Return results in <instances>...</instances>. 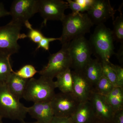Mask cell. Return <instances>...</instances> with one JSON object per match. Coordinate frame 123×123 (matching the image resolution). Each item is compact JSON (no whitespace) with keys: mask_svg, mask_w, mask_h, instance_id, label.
Returning <instances> with one entry per match:
<instances>
[{"mask_svg":"<svg viewBox=\"0 0 123 123\" xmlns=\"http://www.w3.org/2000/svg\"><path fill=\"white\" fill-rule=\"evenodd\" d=\"M73 93L55 94L51 101L55 116L71 117L80 103Z\"/></svg>","mask_w":123,"mask_h":123,"instance_id":"9","label":"cell"},{"mask_svg":"<svg viewBox=\"0 0 123 123\" xmlns=\"http://www.w3.org/2000/svg\"><path fill=\"white\" fill-rule=\"evenodd\" d=\"M68 44L62 45L61 50L50 55L48 63L38 72L40 76L53 79L60 74L71 68L72 61L68 49Z\"/></svg>","mask_w":123,"mask_h":123,"instance_id":"7","label":"cell"},{"mask_svg":"<svg viewBox=\"0 0 123 123\" xmlns=\"http://www.w3.org/2000/svg\"><path fill=\"white\" fill-rule=\"evenodd\" d=\"M21 122V123H37V122H36V121L35 122H33V123H27V122H25V121H24H24H21V122Z\"/></svg>","mask_w":123,"mask_h":123,"instance_id":"34","label":"cell"},{"mask_svg":"<svg viewBox=\"0 0 123 123\" xmlns=\"http://www.w3.org/2000/svg\"><path fill=\"white\" fill-rule=\"evenodd\" d=\"M63 31L60 37L62 45L89 33L93 24L86 13H72L65 15L62 21Z\"/></svg>","mask_w":123,"mask_h":123,"instance_id":"1","label":"cell"},{"mask_svg":"<svg viewBox=\"0 0 123 123\" xmlns=\"http://www.w3.org/2000/svg\"><path fill=\"white\" fill-rule=\"evenodd\" d=\"M73 93L80 102L89 101L93 92V86L82 72L72 71Z\"/></svg>","mask_w":123,"mask_h":123,"instance_id":"12","label":"cell"},{"mask_svg":"<svg viewBox=\"0 0 123 123\" xmlns=\"http://www.w3.org/2000/svg\"><path fill=\"white\" fill-rule=\"evenodd\" d=\"M8 15H10L9 12L5 8L3 3L0 2V18Z\"/></svg>","mask_w":123,"mask_h":123,"instance_id":"31","label":"cell"},{"mask_svg":"<svg viewBox=\"0 0 123 123\" xmlns=\"http://www.w3.org/2000/svg\"><path fill=\"white\" fill-rule=\"evenodd\" d=\"M68 7L72 13H81L87 11L90 9L94 0H67Z\"/></svg>","mask_w":123,"mask_h":123,"instance_id":"22","label":"cell"},{"mask_svg":"<svg viewBox=\"0 0 123 123\" xmlns=\"http://www.w3.org/2000/svg\"><path fill=\"white\" fill-rule=\"evenodd\" d=\"M10 56L0 53V85L6 83L13 72Z\"/></svg>","mask_w":123,"mask_h":123,"instance_id":"20","label":"cell"},{"mask_svg":"<svg viewBox=\"0 0 123 123\" xmlns=\"http://www.w3.org/2000/svg\"><path fill=\"white\" fill-rule=\"evenodd\" d=\"M105 97L115 112L123 110V88L115 86Z\"/></svg>","mask_w":123,"mask_h":123,"instance_id":"19","label":"cell"},{"mask_svg":"<svg viewBox=\"0 0 123 123\" xmlns=\"http://www.w3.org/2000/svg\"><path fill=\"white\" fill-rule=\"evenodd\" d=\"M38 0H15L11 5L9 12L10 22L22 26L38 12Z\"/></svg>","mask_w":123,"mask_h":123,"instance_id":"8","label":"cell"},{"mask_svg":"<svg viewBox=\"0 0 123 123\" xmlns=\"http://www.w3.org/2000/svg\"><path fill=\"white\" fill-rule=\"evenodd\" d=\"M111 67L114 70L117 78V86L123 88V68L119 65L114 64L110 62Z\"/></svg>","mask_w":123,"mask_h":123,"instance_id":"27","label":"cell"},{"mask_svg":"<svg viewBox=\"0 0 123 123\" xmlns=\"http://www.w3.org/2000/svg\"><path fill=\"white\" fill-rule=\"evenodd\" d=\"M50 123H73L71 117H61L54 116Z\"/></svg>","mask_w":123,"mask_h":123,"instance_id":"30","label":"cell"},{"mask_svg":"<svg viewBox=\"0 0 123 123\" xmlns=\"http://www.w3.org/2000/svg\"><path fill=\"white\" fill-rule=\"evenodd\" d=\"M56 77L57 80L55 82L56 88L62 93H73V79L71 69L61 73Z\"/></svg>","mask_w":123,"mask_h":123,"instance_id":"18","label":"cell"},{"mask_svg":"<svg viewBox=\"0 0 123 123\" xmlns=\"http://www.w3.org/2000/svg\"><path fill=\"white\" fill-rule=\"evenodd\" d=\"M80 72L94 86L103 75L102 62L98 59H92Z\"/></svg>","mask_w":123,"mask_h":123,"instance_id":"16","label":"cell"},{"mask_svg":"<svg viewBox=\"0 0 123 123\" xmlns=\"http://www.w3.org/2000/svg\"><path fill=\"white\" fill-rule=\"evenodd\" d=\"M123 43L121 44L120 48L118 51V52L117 54H116L117 55L120 62L121 63H123Z\"/></svg>","mask_w":123,"mask_h":123,"instance_id":"32","label":"cell"},{"mask_svg":"<svg viewBox=\"0 0 123 123\" xmlns=\"http://www.w3.org/2000/svg\"><path fill=\"white\" fill-rule=\"evenodd\" d=\"M53 79L40 76L38 79H29L23 98L34 103L51 101L55 94Z\"/></svg>","mask_w":123,"mask_h":123,"instance_id":"3","label":"cell"},{"mask_svg":"<svg viewBox=\"0 0 123 123\" xmlns=\"http://www.w3.org/2000/svg\"><path fill=\"white\" fill-rule=\"evenodd\" d=\"M0 123H3V122L2 121V119H0Z\"/></svg>","mask_w":123,"mask_h":123,"instance_id":"35","label":"cell"},{"mask_svg":"<svg viewBox=\"0 0 123 123\" xmlns=\"http://www.w3.org/2000/svg\"><path fill=\"white\" fill-rule=\"evenodd\" d=\"M114 40L111 30L104 24L97 25L89 42L92 53L101 62H110L111 56L116 55Z\"/></svg>","mask_w":123,"mask_h":123,"instance_id":"2","label":"cell"},{"mask_svg":"<svg viewBox=\"0 0 123 123\" xmlns=\"http://www.w3.org/2000/svg\"><path fill=\"white\" fill-rule=\"evenodd\" d=\"M24 25L29 30V33L26 35V37L29 38L34 43L38 44L44 37L40 31L33 29L29 21L27 22Z\"/></svg>","mask_w":123,"mask_h":123,"instance_id":"26","label":"cell"},{"mask_svg":"<svg viewBox=\"0 0 123 123\" xmlns=\"http://www.w3.org/2000/svg\"><path fill=\"white\" fill-rule=\"evenodd\" d=\"M112 123H123V110L115 112Z\"/></svg>","mask_w":123,"mask_h":123,"instance_id":"29","label":"cell"},{"mask_svg":"<svg viewBox=\"0 0 123 123\" xmlns=\"http://www.w3.org/2000/svg\"><path fill=\"white\" fill-rule=\"evenodd\" d=\"M27 113L38 123H50L55 116L51 101L34 103L27 107Z\"/></svg>","mask_w":123,"mask_h":123,"instance_id":"14","label":"cell"},{"mask_svg":"<svg viewBox=\"0 0 123 123\" xmlns=\"http://www.w3.org/2000/svg\"><path fill=\"white\" fill-rule=\"evenodd\" d=\"M89 101L92 105L96 118L112 123L115 112L105 96L93 92Z\"/></svg>","mask_w":123,"mask_h":123,"instance_id":"13","label":"cell"},{"mask_svg":"<svg viewBox=\"0 0 123 123\" xmlns=\"http://www.w3.org/2000/svg\"><path fill=\"white\" fill-rule=\"evenodd\" d=\"M69 8L68 3L62 0H38V12L43 19L42 25H46L48 20L62 21L64 12Z\"/></svg>","mask_w":123,"mask_h":123,"instance_id":"10","label":"cell"},{"mask_svg":"<svg viewBox=\"0 0 123 123\" xmlns=\"http://www.w3.org/2000/svg\"><path fill=\"white\" fill-rule=\"evenodd\" d=\"M22 26L10 22L0 26V53L11 56L18 52L20 47L19 39L26 38V35L21 33Z\"/></svg>","mask_w":123,"mask_h":123,"instance_id":"6","label":"cell"},{"mask_svg":"<svg viewBox=\"0 0 123 123\" xmlns=\"http://www.w3.org/2000/svg\"><path fill=\"white\" fill-rule=\"evenodd\" d=\"M7 88L5 83L0 85V119L24 121L27 107L20 102Z\"/></svg>","mask_w":123,"mask_h":123,"instance_id":"4","label":"cell"},{"mask_svg":"<svg viewBox=\"0 0 123 123\" xmlns=\"http://www.w3.org/2000/svg\"><path fill=\"white\" fill-rule=\"evenodd\" d=\"M111 62H102V66L103 74L104 77L115 86H117V78L116 74L110 64Z\"/></svg>","mask_w":123,"mask_h":123,"instance_id":"25","label":"cell"},{"mask_svg":"<svg viewBox=\"0 0 123 123\" xmlns=\"http://www.w3.org/2000/svg\"><path fill=\"white\" fill-rule=\"evenodd\" d=\"M38 72L35 68L31 64L25 65L16 72H13L15 75L27 80L33 78Z\"/></svg>","mask_w":123,"mask_h":123,"instance_id":"24","label":"cell"},{"mask_svg":"<svg viewBox=\"0 0 123 123\" xmlns=\"http://www.w3.org/2000/svg\"><path fill=\"white\" fill-rule=\"evenodd\" d=\"M57 40L60 41V38H49L44 37L38 43L37 47L36 50H37L39 49L42 48L45 51H48L49 50V44L50 43Z\"/></svg>","mask_w":123,"mask_h":123,"instance_id":"28","label":"cell"},{"mask_svg":"<svg viewBox=\"0 0 123 123\" xmlns=\"http://www.w3.org/2000/svg\"><path fill=\"white\" fill-rule=\"evenodd\" d=\"M71 118L73 123H93L96 118L89 101L80 103Z\"/></svg>","mask_w":123,"mask_h":123,"instance_id":"15","label":"cell"},{"mask_svg":"<svg viewBox=\"0 0 123 123\" xmlns=\"http://www.w3.org/2000/svg\"><path fill=\"white\" fill-rule=\"evenodd\" d=\"M93 123H112L111 122H108V121H103L98 119L95 118L94 121Z\"/></svg>","mask_w":123,"mask_h":123,"instance_id":"33","label":"cell"},{"mask_svg":"<svg viewBox=\"0 0 123 123\" xmlns=\"http://www.w3.org/2000/svg\"><path fill=\"white\" fill-rule=\"evenodd\" d=\"M13 72L5 84L11 93L20 100L23 98L28 80L18 76Z\"/></svg>","mask_w":123,"mask_h":123,"instance_id":"17","label":"cell"},{"mask_svg":"<svg viewBox=\"0 0 123 123\" xmlns=\"http://www.w3.org/2000/svg\"><path fill=\"white\" fill-rule=\"evenodd\" d=\"M119 16L113 21V30L112 31L114 40L123 43V15L120 11Z\"/></svg>","mask_w":123,"mask_h":123,"instance_id":"23","label":"cell"},{"mask_svg":"<svg viewBox=\"0 0 123 123\" xmlns=\"http://www.w3.org/2000/svg\"><path fill=\"white\" fill-rule=\"evenodd\" d=\"M116 11L111 6L109 0H94L86 13L93 25H98L104 24L111 18L114 21Z\"/></svg>","mask_w":123,"mask_h":123,"instance_id":"11","label":"cell"},{"mask_svg":"<svg viewBox=\"0 0 123 123\" xmlns=\"http://www.w3.org/2000/svg\"><path fill=\"white\" fill-rule=\"evenodd\" d=\"M115 86L103 75L93 86V92L103 96H107Z\"/></svg>","mask_w":123,"mask_h":123,"instance_id":"21","label":"cell"},{"mask_svg":"<svg viewBox=\"0 0 123 123\" xmlns=\"http://www.w3.org/2000/svg\"><path fill=\"white\" fill-rule=\"evenodd\" d=\"M68 49L72 61L71 68L82 72L92 59L93 53L89 40L84 36L77 38L69 43Z\"/></svg>","mask_w":123,"mask_h":123,"instance_id":"5","label":"cell"}]
</instances>
